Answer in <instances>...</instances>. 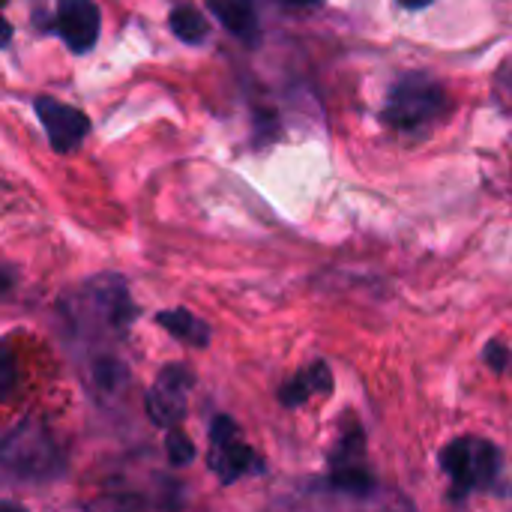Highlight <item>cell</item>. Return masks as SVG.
<instances>
[{"label": "cell", "mask_w": 512, "mask_h": 512, "mask_svg": "<svg viewBox=\"0 0 512 512\" xmlns=\"http://www.w3.org/2000/svg\"><path fill=\"white\" fill-rule=\"evenodd\" d=\"M66 456L51 432L39 423H21L0 441V477L18 483H45L60 477Z\"/></svg>", "instance_id": "1"}, {"label": "cell", "mask_w": 512, "mask_h": 512, "mask_svg": "<svg viewBox=\"0 0 512 512\" xmlns=\"http://www.w3.org/2000/svg\"><path fill=\"white\" fill-rule=\"evenodd\" d=\"M447 111V93L438 81L429 75H405L402 81L393 84L387 105H384V120L396 132H429Z\"/></svg>", "instance_id": "2"}, {"label": "cell", "mask_w": 512, "mask_h": 512, "mask_svg": "<svg viewBox=\"0 0 512 512\" xmlns=\"http://www.w3.org/2000/svg\"><path fill=\"white\" fill-rule=\"evenodd\" d=\"M441 468L450 477L456 492H489L504 468L501 450L486 438H456L441 453Z\"/></svg>", "instance_id": "3"}, {"label": "cell", "mask_w": 512, "mask_h": 512, "mask_svg": "<svg viewBox=\"0 0 512 512\" xmlns=\"http://www.w3.org/2000/svg\"><path fill=\"white\" fill-rule=\"evenodd\" d=\"M210 471L225 483H237L240 477L261 474L264 462L252 453V447L243 444L240 429L231 417H216L210 426Z\"/></svg>", "instance_id": "4"}, {"label": "cell", "mask_w": 512, "mask_h": 512, "mask_svg": "<svg viewBox=\"0 0 512 512\" xmlns=\"http://www.w3.org/2000/svg\"><path fill=\"white\" fill-rule=\"evenodd\" d=\"M327 486L333 492L342 495H354V498H369L375 492V480L366 468V441H363V429H351L339 447L330 456V480Z\"/></svg>", "instance_id": "5"}, {"label": "cell", "mask_w": 512, "mask_h": 512, "mask_svg": "<svg viewBox=\"0 0 512 512\" xmlns=\"http://www.w3.org/2000/svg\"><path fill=\"white\" fill-rule=\"evenodd\" d=\"M195 378L183 363H171L159 372V378L153 381L150 393H147V414L156 426L162 429H174L189 408V390H192Z\"/></svg>", "instance_id": "6"}, {"label": "cell", "mask_w": 512, "mask_h": 512, "mask_svg": "<svg viewBox=\"0 0 512 512\" xmlns=\"http://www.w3.org/2000/svg\"><path fill=\"white\" fill-rule=\"evenodd\" d=\"M33 108H36V117L42 120L45 132H48V141H51L54 153H72V150L81 147V141L90 132V120H87L84 111H78L72 105H63L54 96H36Z\"/></svg>", "instance_id": "7"}, {"label": "cell", "mask_w": 512, "mask_h": 512, "mask_svg": "<svg viewBox=\"0 0 512 512\" xmlns=\"http://www.w3.org/2000/svg\"><path fill=\"white\" fill-rule=\"evenodd\" d=\"M54 27L63 36L69 51L87 54L99 39L102 18H99V9H96L93 0H57Z\"/></svg>", "instance_id": "8"}, {"label": "cell", "mask_w": 512, "mask_h": 512, "mask_svg": "<svg viewBox=\"0 0 512 512\" xmlns=\"http://www.w3.org/2000/svg\"><path fill=\"white\" fill-rule=\"evenodd\" d=\"M330 390H333L330 366H327V363H315V366L303 369L300 375H294V378L282 387L279 399H282L285 408H297V405L309 402L312 396H327Z\"/></svg>", "instance_id": "9"}, {"label": "cell", "mask_w": 512, "mask_h": 512, "mask_svg": "<svg viewBox=\"0 0 512 512\" xmlns=\"http://www.w3.org/2000/svg\"><path fill=\"white\" fill-rule=\"evenodd\" d=\"M207 9L240 39L255 42L258 39V9L255 0H207Z\"/></svg>", "instance_id": "10"}, {"label": "cell", "mask_w": 512, "mask_h": 512, "mask_svg": "<svg viewBox=\"0 0 512 512\" xmlns=\"http://www.w3.org/2000/svg\"><path fill=\"white\" fill-rule=\"evenodd\" d=\"M156 324H159L162 330H168L174 339H180V342H186V345H192V348H207V345H210V336H213V330H210L198 315H192V312H186V309L159 312V315H156Z\"/></svg>", "instance_id": "11"}, {"label": "cell", "mask_w": 512, "mask_h": 512, "mask_svg": "<svg viewBox=\"0 0 512 512\" xmlns=\"http://www.w3.org/2000/svg\"><path fill=\"white\" fill-rule=\"evenodd\" d=\"M168 21H171L174 36L180 42H186V45H201L210 36V24H207L204 12L195 9V6H189V3H180L177 9H171V18Z\"/></svg>", "instance_id": "12"}, {"label": "cell", "mask_w": 512, "mask_h": 512, "mask_svg": "<svg viewBox=\"0 0 512 512\" xmlns=\"http://www.w3.org/2000/svg\"><path fill=\"white\" fill-rule=\"evenodd\" d=\"M165 450H168V462L171 465H189L192 459H195V447H192V441L183 435V432H177V426L174 429H168V441H165Z\"/></svg>", "instance_id": "13"}, {"label": "cell", "mask_w": 512, "mask_h": 512, "mask_svg": "<svg viewBox=\"0 0 512 512\" xmlns=\"http://www.w3.org/2000/svg\"><path fill=\"white\" fill-rule=\"evenodd\" d=\"M18 384V369H15V357L9 348L0 345V399H6Z\"/></svg>", "instance_id": "14"}, {"label": "cell", "mask_w": 512, "mask_h": 512, "mask_svg": "<svg viewBox=\"0 0 512 512\" xmlns=\"http://www.w3.org/2000/svg\"><path fill=\"white\" fill-rule=\"evenodd\" d=\"M483 357H486V363H489V366H492L495 372H504V369L510 366V360H512V354L507 351V348H504V345H501V342H489V345H486V354H483Z\"/></svg>", "instance_id": "15"}, {"label": "cell", "mask_w": 512, "mask_h": 512, "mask_svg": "<svg viewBox=\"0 0 512 512\" xmlns=\"http://www.w3.org/2000/svg\"><path fill=\"white\" fill-rule=\"evenodd\" d=\"M495 93H498V99H501L504 105H510L512 108V60H507L504 69L498 72V78H495Z\"/></svg>", "instance_id": "16"}, {"label": "cell", "mask_w": 512, "mask_h": 512, "mask_svg": "<svg viewBox=\"0 0 512 512\" xmlns=\"http://www.w3.org/2000/svg\"><path fill=\"white\" fill-rule=\"evenodd\" d=\"M12 285H15V273H12L9 267H0V297H3V294H9V291H12Z\"/></svg>", "instance_id": "17"}, {"label": "cell", "mask_w": 512, "mask_h": 512, "mask_svg": "<svg viewBox=\"0 0 512 512\" xmlns=\"http://www.w3.org/2000/svg\"><path fill=\"white\" fill-rule=\"evenodd\" d=\"M282 6H288V9H312V6H318L321 0H279Z\"/></svg>", "instance_id": "18"}, {"label": "cell", "mask_w": 512, "mask_h": 512, "mask_svg": "<svg viewBox=\"0 0 512 512\" xmlns=\"http://www.w3.org/2000/svg\"><path fill=\"white\" fill-rule=\"evenodd\" d=\"M12 39V24L0 15V45H6Z\"/></svg>", "instance_id": "19"}, {"label": "cell", "mask_w": 512, "mask_h": 512, "mask_svg": "<svg viewBox=\"0 0 512 512\" xmlns=\"http://www.w3.org/2000/svg\"><path fill=\"white\" fill-rule=\"evenodd\" d=\"M405 9H426V6H432L435 0H399Z\"/></svg>", "instance_id": "20"}]
</instances>
